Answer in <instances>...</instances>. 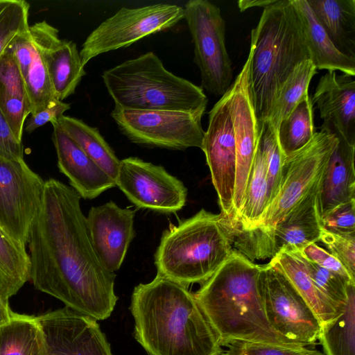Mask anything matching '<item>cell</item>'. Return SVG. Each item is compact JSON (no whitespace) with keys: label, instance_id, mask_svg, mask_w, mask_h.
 I'll return each instance as SVG.
<instances>
[{"label":"cell","instance_id":"obj_7","mask_svg":"<svg viewBox=\"0 0 355 355\" xmlns=\"http://www.w3.org/2000/svg\"><path fill=\"white\" fill-rule=\"evenodd\" d=\"M338 143L336 134L315 132L302 148L285 156L277 195L254 228L234 233L233 248L250 260L258 255L275 226L320 183Z\"/></svg>","mask_w":355,"mask_h":355},{"label":"cell","instance_id":"obj_17","mask_svg":"<svg viewBox=\"0 0 355 355\" xmlns=\"http://www.w3.org/2000/svg\"><path fill=\"white\" fill-rule=\"evenodd\" d=\"M135 211L121 208L110 201L92 207L86 217L94 248L103 266L110 271L118 270L135 236Z\"/></svg>","mask_w":355,"mask_h":355},{"label":"cell","instance_id":"obj_13","mask_svg":"<svg viewBox=\"0 0 355 355\" xmlns=\"http://www.w3.org/2000/svg\"><path fill=\"white\" fill-rule=\"evenodd\" d=\"M115 184L139 208L174 213L186 203L187 190L181 180L136 157L120 160Z\"/></svg>","mask_w":355,"mask_h":355},{"label":"cell","instance_id":"obj_24","mask_svg":"<svg viewBox=\"0 0 355 355\" xmlns=\"http://www.w3.org/2000/svg\"><path fill=\"white\" fill-rule=\"evenodd\" d=\"M0 110L15 137L22 141L31 108L19 67L8 47L0 55Z\"/></svg>","mask_w":355,"mask_h":355},{"label":"cell","instance_id":"obj_47","mask_svg":"<svg viewBox=\"0 0 355 355\" xmlns=\"http://www.w3.org/2000/svg\"><path fill=\"white\" fill-rule=\"evenodd\" d=\"M220 355H223V352H222Z\"/></svg>","mask_w":355,"mask_h":355},{"label":"cell","instance_id":"obj_43","mask_svg":"<svg viewBox=\"0 0 355 355\" xmlns=\"http://www.w3.org/2000/svg\"><path fill=\"white\" fill-rule=\"evenodd\" d=\"M69 109L70 104L57 100L42 111L30 114L31 116L25 123V131L30 134L49 122L51 124L56 122Z\"/></svg>","mask_w":355,"mask_h":355},{"label":"cell","instance_id":"obj_6","mask_svg":"<svg viewBox=\"0 0 355 355\" xmlns=\"http://www.w3.org/2000/svg\"><path fill=\"white\" fill-rule=\"evenodd\" d=\"M106 89L121 108L198 112L206 110L204 90L168 71L152 51L104 71Z\"/></svg>","mask_w":355,"mask_h":355},{"label":"cell","instance_id":"obj_11","mask_svg":"<svg viewBox=\"0 0 355 355\" xmlns=\"http://www.w3.org/2000/svg\"><path fill=\"white\" fill-rule=\"evenodd\" d=\"M205 112L167 110H135L114 105L111 116L120 132L135 144L184 150L201 149Z\"/></svg>","mask_w":355,"mask_h":355},{"label":"cell","instance_id":"obj_42","mask_svg":"<svg viewBox=\"0 0 355 355\" xmlns=\"http://www.w3.org/2000/svg\"><path fill=\"white\" fill-rule=\"evenodd\" d=\"M0 155L10 160H24V147L10 129L0 110Z\"/></svg>","mask_w":355,"mask_h":355},{"label":"cell","instance_id":"obj_1","mask_svg":"<svg viewBox=\"0 0 355 355\" xmlns=\"http://www.w3.org/2000/svg\"><path fill=\"white\" fill-rule=\"evenodd\" d=\"M80 196L55 178L44 181L40 209L27 243L30 279L36 289L96 320L109 318L118 297L116 275L96 252Z\"/></svg>","mask_w":355,"mask_h":355},{"label":"cell","instance_id":"obj_22","mask_svg":"<svg viewBox=\"0 0 355 355\" xmlns=\"http://www.w3.org/2000/svg\"><path fill=\"white\" fill-rule=\"evenodd\" d=\"M8 48L21 74L31 104V114L56 101L39 46L29 29L16 37Z\"/></svg>","mask_w":355,"mask_h":355},{"label":"cell","instance_id":"obj_2","mask_svg":"<svg viewBox=\"0 0 355 355\" xmlns=\"http://www.w3.org/2000/svg\"><path fill=\"white\" fill-rule=\"evenodd\" d=\"M136 340L148 355H220V342L188 287L157 273L135 287Z\"/></svg>","mask_w":355,"mask_h":355},{"label":"cell","instance_id":"obj_21","mask_svg":"<svg viewBox=\"0 0 355 355\" xmlns=\"http://www.w3.org/2000/svg\"><path fill=\"white\" fill-rule=\"evenodd\" d=\"M58 167L71 187L84 199H93L116 186L115 181L59 126L52 123Z\"/></svg>","mask_w":355,"mask_h":355},{"label":"cell","instance_id":"obj_44","mask_svg":"<svg viewBox=\"0 0 355 355\" xmlns=\"http://www.w3.org/2000/svg\"><path fill=\"white\" fill-rule=\"evenodd\" d=\"M276 0H240L237 2L238 8L241 12L254 7H265L274 3Z\"/></svg>","mask_w":355,"mask_h":355},{"label":"cell","instance_id":"obj_31","mask_svg":"<svg viewBox=\"0 0 355 355\" xmlns=\"http://www.w3.org/2000/svg\"><path fill=\"white\" fill-rule=\"evenodd\" d=\"M26 245L12 239L0 227V295L6 301L30 279Z\"/></svg>","mask_w":355,"mask_h":355},{"label":"cell","instance_id":"obj_26","mask_svg":"<svg viewBox=\"0 0 355 355\" xmlns=\"http://www.w3.org/2000/svg\"><path fill=\"white\" fill-rule=\"evenodd\" d=\"M336 49L355 58V0H307Z\"/></svg>","mask_w":355,"mask_h":355},{"label":"cell","instance_id":"obj_36","mask_svg":"<svg viewBox=\"0 0 355 355\" xmlns=\"http://www.w3.org/2000/svg\"><path fill=\"white\" fill-rule=\"evenodd\" d=\"M300 256L309 275L317 288L340 312H343L347 300L348 287L350 284H355V283L318 266L300 254Z\"/></svg>","mask_w":355,"mask_h":355},{"label":"cell","instance_id":"obj_33","mask_svg":"<svg viewBox=\"0 0 355 355\" xmlns=\"http://www.w3.org/2000/svg\"><path fill=\"white\" fill-rule=\"evenodd\" d=\"M318 340L326 355H355V284L348 287L343 313L321 325Z\"/></svg>","mask_w":355,"mask_h":355},{"label":"cell","instance_id":"obj_40","mask_svg":"<svg viewBox=\"0 0 355 355\" xmlns=\"http://www.w3.org/2000/svg\"><path fill=\"white\" fill-rule=\"evenodd\" d=\"M224 346H230L241 355H323L307 347H288L265 343L233 341Z\"/></svg>","mask_w":355,"mask_h":355},{"label":"cell","instance_id":"obj_9","mask_svg":"<svg viewBox=\"0 0 355 355\" xmlns=\"http://www.w3.org/2000/svg\"><path fill=\"white\" fill-rule=\"evenodd\" d=\"M259 288L266 318L277 333L300 346L315 345L320 320L287 277L270 262L261 266Z\"/></svg>","mask_w":355,"mask_h":355},{"label":"cell","instance_id":"obj_25","mask_svg":"<svg viewBox=\"0 0 355 355\" xmlns=\"http://www.w3.org/2000/svg\"><path fill=\"white\" fill-rule=\"evenodd\" d=\"M303 24L310 60L318 69L355 76V58L339 51L319 24L307 0H293Z\"/></svg>","mask_w":355,"mask_h":355},{"label":"cell","instance_id":"obj_35","mask_svg":"<svg viewBox=\"0 0 355 355\" xmlns=\"http://www.w3.org/2000/svg\"><path fill=\"white\" fill-rule=\"evenodd\" d=\"M30 6L24 0H0V55L29 29Z\"/></svg>","mask_w":355,"mask_h":355},{"label":"cell","instance_id":"obj_15","mask_svg":"<svg viewBox=\"0 0 355 355\" xmlns=\"http://www.w3.org/2000/svg\"><path fill=\"white\" fill-rule=\"evenodd\" d=\"M230 96L229 89L209 111L201 148L218 196L220 214L229 220L232 216L236 167Z\"/></svg>","mask_w":355,"mask_h":355},{"label":"cell","instance_id":"obj_16","mask_svg":"<svg viewBox=\"0 0 355 355\" xmlns=\"http://www.w3.org/2000/svg\"><path fill=\"white\" fill-rule=\"evenodd\" d=\"M46 355H113L97 320L67 307L36 316Z\"/></svg>","mask_w":355,"mask_h":355},{"label":"cell","instance_id":"obj_20","mask_svg":"<svg viewBox=\"0 0 355 355\" xmlns=\"http://www.w3.org/2000/svg\"><path fill=\"white\" fill-rule=\"evenodd\" d=\"M313 191L273 229L257 260L272 258L280 250L299 252L319 241L322 232L318 191Z\"/></svg>","mask_w":355,"mask_h":355},{"label":"cell","instance_id":"obj_8","mask_svg":"<svg viewBox=\"0 0 355 355\" xmlns=\"http://www.w3.org/2000/svg\"><path fill=\"white\" fill-rule=\"evenodd\" d=\"M184 10L194 46L193 61L200 71V87L221 97L232 85L233 70L220 9L207 0H190Z\"/></svg>","mask_w":355,"mask_h":355},{"label":"cell","instance_id":"obj_38","mask_svg":"<svg viewBox=\"0 0 355 355\" xmlns=\"http://www.w3.org/2000/svg\"><path fill=\"white\" fill-rule=\"evenodd\" d=\"M319 241L329 250L355 279V234H341L322 229Z\"/></svg>","mask_w":355,"mask_h":355},{"label":"cell","instance_id":"obj_19","mask_svg":"<svg viewBox=\"0 0 355 355\" xmlns=\"http://www.w3.org/2000/svg\"><path fill=\"white\" fill-rule=\"evenodd\" d=\"M346 73L328 71L322 76L311 98L323 123L320 128L338 134L355 144V80Z\"/></svg>","mask_w":355,"mask_h":355},{"label":"cell","instance_id":"obj_39","mask_svg":"<svg viewBox=\"0 0 355 355\" xmlns=\"http://www.w3.org/2000/svg\"><path fill=\"white\" fill-rule=\"evenodd\" d=\"M322 227L341 234H355V198L343 202L320 216Z\"/></svg>","mask_w":355,"mask_h":355},{"label":"cell","instance_id":"obj_14","mask_svg":"<svg viewBox=\"0 0 355 355\" xmlns=\"http://www.w3.org/2000/svg\"><path fill=\"white\" fill-rule=\"evenodd\" d=\"M252 53L230 87L229 109L236 146V180L233 198L232 224L240 210L262 130L257 118L250 82Z\"/></svg>","mask_w":355,"mask_h":355},{"label":"cell","instance_id":"obj_46","mask_svg":"<svg viewBox=\"0 0 355 355\" xmlns=\"http://www.w3.org/2000/svg\"><path fill=\"white\" fill-rule=\"evenodd\" d=\"M227 347V349L225 352H223V355H241L239 352H237L236 350H234L233 348H232L230 346H226Z\"/></svg>","mask_w":355,"mask_h":355},{"label":"cell","instance_id":"obj_5","mask_svg":"<svg viewBox=\"0 0 355 355\" xmlns=\"http://www.w3.org/2000/svg\"><path fill=\"white\" fill-rule=\"evenodd\" d=\"M233 241L228 219L202 209L163 232L155 254L157 274L187 287L202 284L230 257Z\"/></svg>","mask_w":355,"mask_h":355},{"label":"cell","instance_id":"obj_30","mask_svg":"<svg viewBox=\"0 0 355 355\" xmlns=\"http://www.w3.org/2000/svg\"><path fill=\"white\" fill-rule=\"evenodd\" d=\"M57 123L115 181L120 160L98 129L89 126L81 119L64 115L61 116Z\"/></svg>","mask_w":355,"mask_h":355},{"label":"cell","instance_id":"obj_28","mask_svg":"<svg viewBox=\"0 0 355 355\" xmlns=\"http://www.w3.org/2000/svg\"><path fill=\"white\" fill-rule=\"evenodd\" d=\"M268 204L267 166L259 146L257 150L239 214L231 225L233 233L252 230Z\"/></svg>","mask_w":355,"mask_h":355},{"label":"cell","instance_id":"obj_10","mask_svg":"<svg viewBox=\"0 0 355 355\" xmlns=\"http://www.w3.org/2000/svg\"><path fill=\"white\" fill-rule=\"evenodd\" d=\"M183 19L184 8L175 4L121 8L88 35L79 52L82 64L85 67L102 53L129 46L145 37L168 30Z\"/></svg>","mask_w":355,"mask_h":355},{"label":"cell","instance_id":"obj_37","mask_svg":"<svg viewBox=\"0 0 355 355\" xmlns=\"http://www.w3.org/2000/svg\"><path fill=\"white\" fill-rule=\"evenodd\" d=\"M259 146L263 153L267 166L268 205L279 190L285 156L279 147L277 135L266 124L263 126Z\"/></svg>","mask_w":355,"mask_h":355},{"label":"cell","instance_id":"obj_23","mask_svg":"<svg viewBox=\"0 0 355 355\" xmlns=\"http://www.w3.org/2000/svg\"><path fill=\"white\" fill-rule=\"evenodd\" d=\"M336 135L338 143L329 158L318 191L320 216L336 206L355 198V144Z\"/></svg>","mask_w":355,"mask_h":355},{"label":"cell","instance_id":"obj_3","mask_svg":"<svg viewBox=\"0 0 355 355\" xmlns=\"http://www.w3.org/2000/svg\"><path fill=\"white\" fill-rule=\"evenodd\" d=\"M261 266L234 250L193 295L222 346L233 341L300 346L277 333L266 318Z\"/></svg>","mask_w":355,"mask_h":355},{"label":"cell","instance_id":"obj_27","mask_svg":"<svg viewBox=\"0 0 355 355\" xmlns=\"http://www.w3.org/2000/svg\"><path fill=\"white\" fill-rule=\"evenodd\" d=\"M270 263L287 277L304 297L321 325L343 313L317 288L297 251L280 250L270 259Z\"/></svg>","mask_w":355,"mask_h":355},{"label":"cell","instance_id":"obj_4","mask_svg":"<svg viewBox=\"0 0 355 355\" xmlns=\"http://www.w3.org/2000/svg\"><path fill=\"white\" fill-rule=\"evenodd\" d=\"M250 82L260 129L277 93L295 67L310 60L304 29L293 0L265 7L251 32Z\"/></svg>","mask_w":355,"mask_h":355},{"label":"cell","instance_id":"obj_34","mask_svg":"<svg viewBox=\"0 0 355 355\" xmlns=\"http://www.w3.org/2000/svg\"><path fill=\"white\" fill-rule=\"evenodd\" d=\"M313 104L309 94L304 96L281 122L277 139L284 156L306 145L315 134Z\"/></svg>","mask_w":355,"mask_h":355},{"label":"cell","instance_id":"obj_18","mask_svg":"<svg viewBox=\"0 0 355 355\" xmlns=\"http://www.w3.org/2000/svg\"><path fill=\"white\" fill-rule=\"evenodd\" d=\"M29 31L39 46L55 97L63 101L86 75L76 44L60 40L58 30L45 20L30 26Z\"/></svg>","mask_w":355,"mask_h":355},{"label":"cell","instance_id":"obj_12","mask_svg":"<svg viewBox=\"0 0 355 355\" xmlns=\"http://www.w3.org/2000/svg\"><path fill=\"white\" fill-rule=\"evenodd\" d=\"M44 187V180L24 160L0 155V227L18 243H27Z\"/></svg>","mask_w":355,"mask_h":355},{"label":"cell","instance_id":"obj_41","mask_svg":"<svg viewBox=\"0 0 355 355\" xmlns=\"http://www.w3.org/2000/svg\"><path fill=\"white\" fill-rule=\"evenodd\" d=\"M298 252L308 261L355 283V279L350 275L344 266L331 253L318 245L316 243L308 245Z\"/></svg>","mask_w":355,"mask_h":355},{"label":"cell","instance_id":"obj_45","mask_svg":"<svg viewBox=\"0 0 355 355\" xmlns=\"http://www.w3.org/2000/svg\"><path fill=\"white\" fill-rule=\"evenodd\" d=\"M14 313L11 311L8 306V301L5 300L0 295V325L8 322Z\"/></svg>","mask_w":355,"mask_h":355},{"label":"cell","instance_id":"obj_32","mask_svg":"<svg viewBox=\"0 0 355 355\" xmlns=\"http://www.w3.org/2000/svg\"><path fill=\"white\" fill-rule=\"evenodd\" d=\"M317 69L311 60L297 64L281 86L264 123L277 135L281 122L290 114L302 98L308 93Z\"/></svg>","mask_w":355,"mask_h":355},{"label":"cell","instance_id":"obj_29","mask_svg":"<svg viewBox=\"0 0 355 355\" xmlns=\"http://www.w3.org/2000/svg\"><path fill=\"white\" fill-rule=\"evenodd\" d=\"M0 355H46L36 317L14 313L8 322L0 325Z\"/></svg>","mask_w":355,"mask_h":355}]
</instances>
